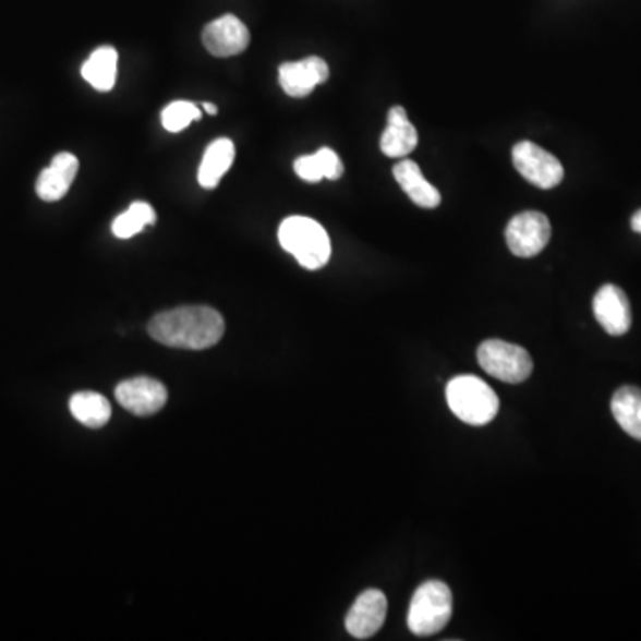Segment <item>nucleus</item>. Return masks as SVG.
<instances>
[{
    "instance_id": "21",
    "label": "nucleus",
    "mask_w": 641,
    "mask_h": 641,
    "mask_svg": "<svg viewBox=\"0 0 641 641\" xmlns=\"http://www.w3.org/2000/svg\"><path fill=\"white\" fill-rule=\"evenodd\" d=\"M157 221L156 210L152 209V205L146 202H134V204L120 214L114 223H112V233L118 239H131L136 233L142 232L148 225H154Z\"/></svg>"
},
{
    "instance_id": "4",
    "label": "nucleus",
    "mask_w": 641,
    "mask_h": 641,
    "mask_svg": "<svg viewBox=\"0 0 641 641\" xmlns=\"http://www.w3.org/2000/svg\"><path fill=\"white\" fill-rule=\"evenodd\" d=\"M452 615V593L443 581L432 579L413 593L409 609L410 631L418 637H432L443 631Z\"/></svg>"
},
{
    "instance_id": "7",
    "label": "nucleus",
    "mask_w": 641,
    "mask_h": 641,
    "mask_svg": "<svg viewBox=\"0 0 641 641\" xmlns=\"http://www.w3.org/2000/svg\"><path fill=\"white\" fill-rule=\"evenodd\" d=\"M551 232V221L545 214L525 210L510 219L506 227V244L517 257H536L549 243Z\"/></svg>"
},
{
    "instance_id": "2",
    "label": "nucleus",
    "mask_w": 641,
    "mask_h": 641,
    "mask_svg": "<svg viewBox=\"0 0 641 641\" xmlns=\"http://www.w3.org/2000/svg\"><path fill=\"white\" fill-rule=\"evenodd\" d=\"M278 241L305 269L316 271L325 267L331 257V243L316 219L291 216L283 219L278 229Z\"/></svg>"
},
{
    "instance_id": "8",
    "label": "nucleus",
    "mask_w": 641,
    "mask_h": 641,
    "mask_svg": "<svg viewBox=\"0 0 641 641\" xmlns=\"http://www.w3.org/2000/svg\"><path fill=\"white\" fill-rule=\"evenodd\" d=\"M202 41L216 58H232L249 49L250 31L238 16L223 15L205 25Z\"/></svg>"
},
{
    "instance_id": "1",
    "label": "nucleus",
    "mask_w": 641,
    "mask_h": 641,
    "mask_svg": "<svg viewBox=\"0 0 641 641\" xmlns=\"http://www.w3.org/2000/svg\"><path fill=\"white\" fill-rule=\"evenodd\" d=\"M152 339L180 350H207L225 334V320L210 306H179L160 312L148 325Z\"/></svg>"
},
{
    "instance_id": "14",
    "label": "nucleus",
    "mask_w": 641,
    "mask_h": 641,
    "mask_svg": "<svg viewBox=\"0 0 641 641\" xmlns=\"http://www.w3.org/2000/svg\"><path fill=\"white\" fill-rule=\"evenodd\" d=\"M419 136L415 126L410 123L407 109L394 106L387 118V129L382 134L379 148L385 156L392 159H403L418 148Z\"/></svg>"
},
{
    "instance_id": "3",
    "label": "nucleus",
    "mask_w": 641,
    "mask_h": 641,
    "mask_svg": "<svg viewBox=\"0 0 641 641\" xmlns=\"http://www.w3.org/2000/svg\"><path fill=\"white\" fill-rule=\"evenodd\" d=\"M446 399L451 412L471 426H485L499 413L497 394L491 385L472 374L452 378L447 384Z\"/></svg>"
},
{
    "instance_id": "10",
    "label": "nucleus",
    "mask_w": 641,
    "mask_h": 641,
    "mask_svg": "<svg viewBox=\"0 0 641 641\" xmlns=\"http://www.w3.org/2000/svg\"><path fill=\"white\" fill-rule=\"evenodd\" d=\"M593 314L609 336H626L631 330V303L620 287L607 283L593 298Z\"/></svg>"
},
{
    "instance_id": "5",
    "label": "nucleus",
    "mask_w": 641,
    "mask_h": 641,
    "mask_svg": "<svg viewBox=\"0 0 641 641\" xmlns=\"http://www.w3.org/2000/svg\"><path fill=\"white\" fill-rule=\"evenodd\" d=\"M477 362L481 370L506 384H522L533 373V360L520 346L491 339L477 348Z\"/></svg>"
},
{
    "instance_id": "9",
    "label": "nucleus",
    "mask_w": 641,
    "mask_h": 641,
    "mask_svg": "<svg viewBox=\"0 0 641 641\" xmlns=\"http://www.w3.org/2000/svg\"><path fill=\"white\" fill-rule=\"evenodd\" d=\"M117 401L123 409L146 418L159 412L168 399V390L165 385L154 378L137 376V378L125 379L117 387Z\"/></svg>"
},
{
    "instance_id": "16",
    "label": "nucleus",
    "mask_w": 641,
    "mask_h": 641,
    "mask_svg": "<svg viewBox=\"0 0 641 641\" xmlns=\"http://www.w3.org/2000/svg\"><path fill=\"white\" fill-rule=\"evenodd\" d=\"M233 157H235V146L229 137H219L210 143L199 165V185L205 190H214L219 184V180L223 179L225 173L230 170Z\"/></svg>"
},
{
    "instance_id": "24",
    "label": "nucleus",
    "mask_w": 641,
    "mask_h": 641,
    "mask_svg": "<svg viewBox=\"0 0 641 641\" xmlns=\"http://www.w3.org/2000/svg\"><path fill=\"white\" fill-rule=\"evenodd\" d=\"M204 109L209 112V114H218V107L214 106V104L205 102Z\"/></svg>"
},
{
    "instance_id": "15",
    "label": "nucleus",
    "mask_w": 641,
    "mask_h": 641,
    "mask_svg": "<svg viewBox=\"0 0 641 641\" xmlns=\"http://www.w3.org/2000/svg\"><path fill=\"white\" fill-rule=\"evenodd\" d=\"M394 179L401 185V190L409 195L413 204L423 209H435L443 202V196L435 185L424 179L418 162L410 159L399 160L392 168Z\"/></svg>"
},
{
    "instance_id": "11",
    "label": "nucleus",
    "mask_w": 641,
    "mask_h": 641,
    "mask_svg": "<svg viewBox=\"0 0 641 641\" xmlns=\"http://www.w3.org/2000/svg\"><path fill=\"white\" fill-rule=\"evenodd\" d=\"M387 617V597L379 590H365L360 593L348 617L346 629L356 640H367L382 629Z\"/></svg>"
},
{
    "instance_id": "19",
    "label": "nucleus",
    "mask_w": 641,
    "mask_h": 641,
    "mask_svg": "<svg viewBox=\"0 0 641 641\" xmlns=\"http://www.w3.org/2000/svg\"><path fill=\"white\" fill-rule=\"evenodd\" d=\"M612 412L627 435L641 440V389L631 385L618 389L612 399Z\"/></svg>"
},
{
    "instance_id": "17",
    "label": "nucleus",
    "mask_w": 641,
    "mask_h": 641,
    "mask_svg": "<svg viewBox=\"0 0 641 641\" xmlns=\"http://www.w3.org/2000/svg\"><path fill=\"white\" fill-rule=\"evenodd\" d=\"M294 171L300 179L306 182H319V180H337L344 173V165L331 148H320L312 156L298 157L294 160Z\"/></svg>"
},
{
    "instance_id": "18",
    "label": "nucleus",
    "mask_w": 641,
    "mask_h": 641,
    "mask_svg": "<svg viewBox=\"0 0 641 641\" xmlns=\"http://www.w3.org/2000/svg\"><path fill=\"white\" fill-rule=\"evenodd\" d=\"M118 52L112 47H100L84 63V81L98 92H109L117 84Z\"/></svg>"
},
{
    "instance_id": "22",
    "label": "nucleus",
    "mask_w": 641,
    "mask_h": 641,
    "mask_svg": "<svg viewBox=\"0 0 641 641\" xmlns=\"http://www.w3.org/2000/svg\"><path fill=\"white\" fill-rule=\"evenodd\" d=\"M202 118L198 107L193 102H171L170 106L165 107V111L160 114V122L168 132H180L188 129L193 122H198Z\"/></svg>"
},
{
    "instance_id": "12",
    "label": "nucleus",
    "mask_w": 641,
    "mask_h": 641,
    "mask_svg": "<svg viewBox=\"0 0 641 641\" xmlns=\"http://www.w3.org/2000/svg\"><path fill=\"white\" fill-rule=\"evenodd\" d=\"M330 69L320 58H306L297 63H283L278 69V81L283 92L292 98L311 95L316 86L326 83Z\"/></svg>"
},
{
    "instance_id": "13",
    "label": "nucleus",
    "mask_w": 641,
    "mask_h": 641,
    "mask_svg": "<svg viewBox=\"0 0 641 641\" xmlns=\"http://www.w3.org/2000/svg\"><path fill=\"white\" fill-rule=\"evenodd\" d=\"M78 171L77 157L70 152H61L53 157L49 168H45L36 180V195L44 202H59L69 193Z\"/></svg>"
},
{
    "instance_id": "6",
    "label": "nucleus",
    "mask_w": 641,
    "mask_h": 641,
    "mask_svg": "<svg viewBox=\"0 0 641 641\" xmlns=\"http://www.w3.org/2000/svg\"><path fill=\"white\" fill-rule=\"evenodd\" d=\"M511 159L520 176L540 190H553L564 180V165L558 157L534 143H517L511 150Z\"/></svg>"
},
{
    "instance_id": "23",
    "label": "nucleus",
    "mask_w": 641,
    "mask_h": 641,
    "mask_svg": "<svg viewBox=\"0 0 641 641\" xmlns=\"http://www.w3.org/2000/svg\"><path fill=\"white\" fill-rule=\"evenodd\" d=\"M631 227L634 232L641 233V210H638V213L632 216Z\"/></svg>"
},
{
    "instance_id": "20",
    "label": "nucleus",
    "mask_w": 641,
    "mask_h": 641,
    "mask_svg": "<svg viewBox=\"0 0 641 641\" xmlns=\"http://www.w3.org/2000/svg\"><path fill=\"white\" fill-rule=\"evenodd\" d=\"M70 412L84 426L102 427L111 419V404L102 394L86 390L73 394L70 399Z\"/></svg>"
}]
</instances>
